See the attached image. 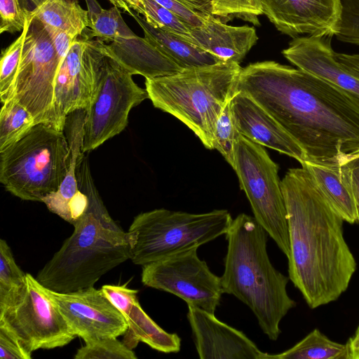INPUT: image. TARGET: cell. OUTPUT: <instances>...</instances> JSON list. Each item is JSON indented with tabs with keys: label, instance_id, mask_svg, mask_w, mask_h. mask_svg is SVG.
I'll return each mask as SVG.
<instances>
[{
	"label": "cell",
	"instance_id": "1",
	"mask_svg": "<svg viewBox=\"0 0 359 359\" xmlns=\"http://www.w3.org/2000/svg\"><path fill=\"white\" fill-rule=\"evenodd\" d=\"M257 102L304 151L306 161L335 163L359 149V108L316 76L275 61L241 69L236 93Z\"/></svg>",
	"mask_w": 359,
	"mask_h": 359
},
{
	"label": "cell",
	"instance_id": "2",
	"mask_svg": "<svg viewBox=\"0 0 359 359\" xmlns=\"http://www.w3.org/2000/svg\"><path fill=\"white\" fill-rule=\"evenodd\" d=\"M290 240L288 276L311 309L346 290L356 262L343 233L344 219L309 172L290 168L281 180Z\"/></svg>",
	"mask_w": 359,
	"mask_h": 359
},
{
	"label": "cell",
	"instance_id": "3",
	"mask_svg": "<svg viewBox=\"0 0 359 359\" xmlns=\"http://www.w3.org/2000/svg\"><path fill=\"white\" fill-rule=\"evenodd\" d=\"M84 154L79 156L76 173L79 189L88 197L86 210L36 276L42 285L60 292L94 286L103 275L130 258L128 233L108 212Z\"/></svg>",
	"mask_w": 359,
	"mask_h": 359
},
{
	"label": "cell",
	"instance_id": "4",
	"mask_svg": "<svg viewBox=\"0 0 359 359\" xmlns=\"http://www.w3.org/2000/svg\"><path fill=\"white\" fill-rule=\"evenodd\" d=\"M227 250L220 277L224 293L247 305L262 331L278 339L280 323L297 303L288 295L290 280L277 270L269 257V234L254 217L237 215L225 234Z\"/></svg>",
	"mask_w": 359,
	"mask_h": 359
},
{
	"label": "cell",
	"instance_id": "5",
	"mask_svg": "<svg viewBox=\"0 0 359 359\" xmlns=\"http://www.w3.org/2000/svg\"><path fill=\"white\" fill-rule=\"evenodd\" d=\"M242 67L224 62L183 69L173 74L146 79L153 105L190 128L208 149H213L216 123L236 93Z\"/></svg>",
	"mask_w": 359,
	"mask_h": 359
},
{
	"label": "cell",
	"instance_id": "6",
	"mask_svg": "<svg viewBox=\"0 0 359 359\" xmlns=\"http://www.w3.org/2000/svg\"><path fill=\"white\" fill-rule=\"evenodd\" d=\"M64 132L36 123L22 138L0 152V182L22 200L43 202L58 190L69 164Z\"/></svg>",
	"mask_w": 359,
	"mask_h": 359
},
{
	"label": "cell",
	"instance_id": "7",
	"mask_svg": "<svg viewBox=\"0 0 359 359\" xmlns=\"http://www.w3.org/2000/svg\"><path fill=\"white\" fill-rule=\"evenodd\" d=\"M233 218L226 210L190 213L165 208L137 215L128 233L130 259L145 265L208 243L227 232Z\"/></svg>",
	"mask_w": 359,
	"mask_h": 359
},
{
	"label": "cell",
	"instance_id": "8",
	"mask_svg": "<svg viewBox=\"0 0 359 359\" xmlns=\"http://www.w3.org/2000/svg\"><path fill=\"white\" fill-rule=\"evenodd\" d=\"M235 170L241 189L250 204L257 222L282 252L290 256L287 210L278 165L263 146L238 134L234 145Z\"/></svg>",
	"mask_w": 359,
	"mask_h": 359
},
{
	"label": "cell",
	"instance_id": "9",
	"mask_svg": "<svg viewBox=\"0 0 359 359\" xmlns=\"http://www.w3.org/2000/svg\"><path fill=\"white\" fill-rule=\"evenodd\" d=\"M110 45L105 44L95 97L86 110L82 151L97 149L121 133L128 124L132 108L149 98L133 79Z\"/></svg>",
	"mask_w": 359,
	"mask_h": 359
},
{
	"label": "cell",
	"instance_id": "10",
	"mask_svg": "<svg viewBox=\"0 0 359 359\" xmlns=\"http://www.w3.org/2000/svg\"><path fill=\"white\" fill-rule=\"evenodd\" d=\"M60 61L44 25L34 18L22 48L14 96L34 116L36 123L64 132L55 104V81Z\"/></svg>",
	"mask_w": 359,
	"mask_h": 359
},
{
	"label": "cell",
	"instance_id": "11",
	"mask_svg": "<svg viewBox=\"0 0 359 359\" xmlns=\"http://www.w3.org/2000/svg\"><path fill=\"white\" fill-rule=\"evenodd\" d=\"M21 298L0 312V327L14 335L29 353L53 349L69 344L73 334L56 304L32 274Z\"/></svg>",
	"mask_w": 359,
	"mask_h": 359
},
{
	"label": "cell",
	"instance_id": "12",
	"mask_svg": "<svg viewBox=\"0 0 359 359\" xmlns=\"http://www.w3.org/2000/svg\"><path fill=\"white\" fill-rule=\"evenodd\" d=\"M197 250L191 248L142 266V283L177 296L187 306L215 313L224 294L221 279Z\"/></svg>",
	"mask_w": 359,
	"mask_h": 359
},
{
	"label": "cell",
	"instance_id": "13",
	"mask_svg": "<svg viewBox=\"0 0 359 359\" xmlns=\"http://www.w3.org/2000/svg\"><path fill=\"white\" fill-rule=\"evenodd\" d=\"M105 44L90 39L84 32L74 41L60 65L55 81V104L65 123L69 114L86 110L92 103Z\"/></svg>",
	"mask_w": 359,
	"mask_h": 359
},
{
	"label": "cell",
	"instance_id": "14",
	"mask_svg": "<svg viewBox=\"0 0 359 359\" xmlns=\"http://www.w3.org/2000/svg\"><path fill=\"white\" fill-rule=\"evenodd\" d=\"M45 288L73 334L84 341L118 337L127 331L128 323L124 316L101 289L92 286L60 292Z\"/></svg>",
	"mask_w": 359,
	"mask_h": 359
},
{
	"label": "cell",
	"instance_id": "15",
	"mask_svg": "<svg viewBox=\"0 0 359 359\" xmlns=\"http://www.w3.org/2000/svg\"><path fill=\"white\" fill-rule=\"evenodd\" d=\"M262 12L281 33L332 38L341 20L340 0H260Z\"/></svg>",
	"mask_w": 359,
	"mask_h": 359
},
{
	"label": "cell",
	"instance_id": "16",
	"mask_svg": "<svg viewBox=\"0 0 359 359\" xmlns=\"http://www.w3.org/2000/svg\"><path fill=\"white\" fill-rule=\"evenodd\" d=\"M201 359H267L268 354L243 332L220 321L215 313L188 306L187 314Z\"/></svg>",
	"mask_w": 359,
	"mask_h": 359
},
{
	"label": "cell",
	"instance_id": "17",
	"mask_svg": "<svg viewBox=\"0 0 359 359\" xmlns=\"http://www.w3.org/2000/svg\"><path fill=\"white\" fill-rule=\"evenodd\" d=\"M332 38L299 36L282 51L292 65L330 83L359 108V78L336 58Z\"/></svg>",
	"mask_w": 359,
	"mask_h": 359
},
{
	"label": "cell",
	"instance_id": "18",
	"mask_svg": "<svg viewBox=\"0 0 359 359\" xmlns=\"http://www.w3.org/2000/svg\"><path fill=\"white\" fill-rule=\"evenodd\" d=\"M232 118L238 134L263 147L297 160L306 161L298 143L262 107L247 94L236 92L231 101Z\"/></svg>",
	"mask_w": 359,
	"mask_h": 359
},
{
	"label": "cell",
	"instance_id": "19",
	"mask_svg": "<svg viewBox=\"0 0 359 359\" xmlns=\"http://www.w3.org/2000/svg\"><path fill=\"white\" fill-rule=\"evenodd\" d=\"M85 115L86 110H77L67 116L65 130L70 148L69 168L58 190L43 200L50 212L72 225L88 206V197L79 189L76 173L79 158L83 152Z\"/></svg>",
	"mask_w": 359,
	"mask_h": 359
},
{
	"label": "cell",
	"instance_id": "20",
	"mask_svg": "<svg viewBox=\"0 0 359 359\" xmlns=\"http://www.w3.org/2000/svg\"><path fill=\"white\" fill-rule=\"evenodd\" d=\"M190 31L193 44L224 62L240 64L258 40L253 27L229 25L211 13L202 26Z\"/></svg>",
	"mask_w": 359,
	"mask_h": 359
},
{
	"label": "cell",
	"instance_id": "21",
	"mask_svg": "<svg viewBox=\"0 0 359 359\" xmlns=\"http://www.w3.org/2000/svg\"><path fill=\"white\" fill-rule=\"evenodd\" d=\"M121 62L134 74L153 79L179 72L182 69L144 38L136 34L110 45Z\"/></svg>",
	"mask_w": 359,
	"mask_h": 359
},
{
	"label": "cell",
	"instance_id": "22",
	"mask_svg": "<svg viewBox=\"0 0 359 359\" xmlns=\"http://www.w3.org/2000/svg\"><path fill=\"white\" fill-rule=\"evenodd\" d=\"M132 17L142 29L144 38L182 69L222 62L212 54L174 34L152 27L139 13L133 12Z\"/></svg>",
	"mask_w": 359,
	"mask_h": 359
},
{
	"label": "cell",
	"instance_id": "23",
	"mask_svg": "<svg viewBox=\"0 0 359 359\" xmlns=\"http://www.w3.org/2000/svg\"><path fill=\"white\" fill-rule=\"evenodd\" d=\"M301 165L309 172L325 199L344 221L357 222L354 198L338 163L305 161Z\"/></svg>",
	"mask_w": 359,
	"mask_h": 359
},
{
	"label": "cell",
	"instance_id": "24",
	"mask_svg": "<svg viewBox=\"0 0 359 359\" xmlns=\"http://www.w3.org/2000/svg\"><path fill=\"white\" fill-rule=\"evenodd\" d=\"M126 320L128 330L124 334L123 343L130 348H135L141 341L162 353L180 351V337L175 333L163 330L143 310L138 301L133 304Z\"/></svg>",
	"mask_w": 359,
	"mask_h": 359
},
{
	"label": "cell",
	"instance_id": "25",
	"mask_svg": "<svg viewBox=\"0 0 359 359\" xmlns=\"http://www.w3.org/2000/svg\"><path fill=\"white\" fill-rule=\"evenodd\" d=\"M32 13L46 29H55L81 36L89 27L88 10L78 0H45Z\"/></svg>",
	"mask_w": 359,
	"mask_h": 359
},
{
	"label": "cell",
	"instance_id": "26",
	"mask_svg": "<svg viewBox=\"0 0 359 359\" xmlns=\"http://www.w3.org/2000/svg\"><path fill=\"white\" fill-rule=\"evenodd\" d=\"M267 359H349L347 344L330 340L314 329L290 348L277 354H268Z\"/></svg>",
	"mask_w": 359,
	"mask_h": 359
},
{
	"label": "cell",
	"instance_id": "27",
	"mask_svg": "<svg viewBox=\"0 0 359 359\" xmlns=\"http://www.w3.org/2000/svg\"><path fill=\"white\" fill-rule=\"evenodd\" d=\"M86 3L89 16L88 35L90 39L95 37L104 42H114L135 35L126 24L117 6L104 9L95 0H86Z\"/></svg>",
	"mask_w": 359,
	"mask_h": 359
},
{
	"label": "cell",
	"instance_id": "28",
	"mask_svg": "<svg viewBox=\"0 0 359 359\" xmlns=\"http://www.w3.org/2000/svg\"><path fill=\"white\" fill-rule=\"evenodd\" d=\"M26 273L16 264L7 242L0 240V312L14 305L23 294Z\"/></svg>",
	"mask_w": 359,
	"mask_h": 359
},
{
	"label": "cell",
	"instance_id": "29",
	"mask_svg": "<svg viewBox=\"0 0 359 359\" xmlns=\"http://www.w3.org/2000/svg\"><path fill=\"white\" fill-rule=\"evenodd\" d=\"M36 124L32 114L15 99L2 103L0 112V152L22 138Z\"/></svg>",
	"mask_w": 359,
	"mask_h": 359
},
{
	"label": "cell",
	"instance_id": "30",
	"mask_svg": "<svg viewBox=\"0 0 359 359\" xmlns=\"http://www.w3.org/2000/svg\"><path fill=\"white\" fill-rule=\"evenodd\" d=\"M129 7L142 15L148 24L174 34L191 43L193 39L188 24L172 11L153 0H126ZM193 44V43H192Z\"/></svg>",
	"mask_w": 359,
	"mask_h": 359
},
{
	"label": "cell",
	"instance_id": "31",
	"mask_svg": "<svg viewBox=\"0 0 359 359\" xmlns=\"http://www.w3.org/2000/svg\"><path fill=\"white\" fill-rule=\"evenodd\" d=\"M33 19L32 13L20 36L2 51L0 61V98L2 103L13 98L22 48Z\"/></svg>",
	"mask_w": 359,
	"mask_h": 359
},
{
	"label": "cell",
	"instance_id": "32",
	"mask_svg": "<svg viewBox=\"0 0 359 359\" xmlns=\"http://www.w3.org/2000/svg\"><path fill=\"white\" fill-rule=\"evenodd\" d=\"M118 337L92 339L84 341L74 359H137L135 352Z\"/></svg>",
	"mask_w": 359,
	"mask_h": 359
},
{
	"label": "cell",
	"instance_id": "33",
	"mask_svg": "<svg viewBox=\"0 0 359 359\" xmlns=\"http://www.w3.org/2000/svg\"><path fill=\"white\" fill-rule=\"evenodd\" d=\"M209 12L224 22L234 17L260 25L258 16L263 14L260 0H211Z\"/></svg>",
	"mask_w": 359,
	"mask_h": 359
},
{
	"label": "cell",
	"instance_id": "34",
	"mask_svg": "<svg viewBox=\"0 0 359 359\" xmlns=\"http://www.w3.org/2000/svg\"><path fill=\"white\" fill-rule=\"evenodd\" d=\"M231 100L225 106L216 123L213 147L233 168L235 163L234 145L238 133L232 118Z\"/></svg>",
	"mask_w": 359,
	"mask_h": 359
},
{
	"label": "cell",
	"instance_id": "35",
	"mask_svg": "<svg viewBox=\"0 0 359 359\" xmlns=\"http://www.w3.org/2000/svg\"><path fill=\"white\" fill-rule=\"evenodd\" d=\"M26 0H0V33L22 32L32 14Z\"/></svg>",
	"mask_w": 359,
	"mask_h": 359
},
{
	"label": "cell",
	"instance_id": "36",
	"mask_svg": "<svg viewBox=\"0 0 359 359\" xmlns=\"http://www.w3.org/2000/svg\"><path fill=\"white\" fill-rule=\"evenodd\" d=\"M341 20L335 35L338 40L359 46V0H340Z\"/></svg>",
	"mask_w": 359,
	"mask_h": 359
},
{
	"label": "cell",
	"instance_id": "37",
	"mask_svg": "<svg viewBox=\"0 0 359 359\" xmlns=\"http://www.w3.org/2000/svg\"><path fill=\"white\" fill-rule=\"evenodd\" d=\"M172 11L191 27L203 25L208 11L192 0H153Z\"/></svg>",
	"mask_w": 359,
	"mask_h": 359
},
{
	"label": "cell",
	"instance_id": "38",
	"mask_svg": "<svg viewBox=\"0 0 359 359\" xmlns=\"http://www.w3.org/2000/svg\"><path fill=\"white\" fill-rule=\"evenodd\" d=\"M337 163L341 175L351 190L359 224V149L341 156Z\"/></svg>",
	"mask_w": 359,
	"mask_h": 359
},
{
	"label": "cell",
	"instance_id": "39",
	"mask_svg": "<svg viewBox=\"0 0 359 359\" xmlns=\"http://www.w3.org/2000/svg\"><path fill=\"white\" fill-rule=\"evenodd\" d=\"M101 290L111 302L126 317L129 314L133 304L138 301V290L125 285H104Z\"/></svg>",
	"mask_w": 359,
	"mask_h": 359
},
{
	"label": "cell",
	"instance_id": "40",
	"mask_svg": "<svg viewBox=\"0 0 359 359\" xmlns=\"http://www.w3.org/2000/svg\"><path fill=\"white\" fill-rule=\"evenodd\" d=\"M31 355L14 335L0 327L1 359H30Z\"/></svg>",
	"mask_w": 359,
	"mask_h": 359
},
{
	"label": "cell",
	"instance_id": "41",
	"mask_svg": "<svg viewBox=\"0 0 359 359\" xmlns=\"http://www.w3.org/2000/svg\"><path fill=\"white\" fill-rule=\"evenodd\" d=\"M46 29L50 36L60 65L67 55L72 43L79 36L59 29L46 28Z\"/></svg>",
	"mask_w": 359,
	"mask_h": 359
},
{
	"label": "cell",
	"instance_id": "42",
	"mask_svg": "<svg viewBox=\"0 0 359 359\" xmlns=\"http://www.w3.org/2000/svg\"><path fill=\"white\" fill-rule=\"evenodd\" d=\"M336 58L345 68L359 78V54L336 53Z\"/></svg>",
	"mask_w": 359,
	"mask_h": 359
},
{
	"label": "cell",
	"instance_id": "43",
	"mask_svg": "<svg viewBox=\"0 0 359 359\" xmlns=\"http://www.w3.org/2000/svg\"><path fill=\"white\" fill-rule=\"evenodd\" d=\"M346 344L348 348L349 359H359V338L353 336Z\"/></svg>",
	"mask_w": 359,
	"mask_h": 359
},
{
	"label": "cell",
	"instance_id": "44",
	"mask_svg": "<svg viewBox=\"0 0 359 359\" xmlns=\"http://www.w3.org/2000/svg\"><path fill=\"white\" fill-rule=\"evenodd\" d=\"M109 1L115 6L123 11L124 13L133 15V11L129 7L126 0H109Z\"/></svg>",
	"mask_w": 359,
	"mask_h": 359
},
{
	"label": "cell",
	"instance_id": "45",
	"mask_svg": "<svg viewBox=\"0 0 359 359\" xmlns=\"http://www.w3.org/2000/svg\"><path fill=\"white\" fill-rule=\"evenodd\" d=\"M192 1L209 12V6H210V3L211 0H192Z\"/></svg>",
	"mask_w": 359,
	"mask_h": 359
},
{
	"label": "cell",
	"instance_id": "46",
	"mask_svg": "<svg viewBox=\"0 0 359 359\" xmlns=\"http://www.w3.org/2000/svg\"><path fill=\"white\" fill-rule=\"evenodd\" d=\"M30 1L35 5V6H37L45 0H30Z\"/></svg>",
	"mask_w": 359,
	"mask_h": 359
},
{
	"label": "cell",
	"instance_id": "47",
	"mask_svg": "<svg viewBox=\"0 0 359 359\" xmlns=\"http://www.w3.org/2000/svg\"><path fill=\"white\" fill-rule=\"evenodd\" d=\"M353 336L355 337L359 338V326H358V327L357 330L355 331V332Z\"/></svg>",
	"mask_w": 359,
	"mask_h": 359
}]
</instances>
